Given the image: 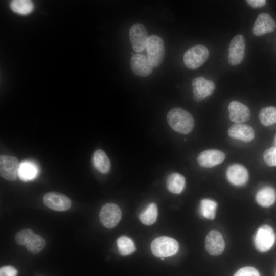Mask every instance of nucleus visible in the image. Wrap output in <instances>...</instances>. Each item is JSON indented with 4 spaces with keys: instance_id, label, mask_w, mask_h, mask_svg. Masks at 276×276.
<instances>
[{
    "instance_id": "9",
    "label": "nucleus",
    "mask_w": 276,
    "mask_h": 276,
    "mask_svg": "<svg viewBox=\"0 0 276 276\" xmlns=\"http://www.w3.org/2000/svg\"><path fill=\"white\" fill-rule=\"evenodd\" d=\"M19 164L14 156L1 155L0 156V174L3 178L11 181L15 180L18 176Z\"/></svg>"
},
{
    "instance_id": "7",
    "label": "nucleus",
    "mask_w": 276,
    "mask_h": 276,
    "mask_svg": "<svg viewBox=\"0 0 276 276\" xmlns=\"http://www.w3.org/2000/svg\"><path fill=\"white\" fill-rule=\"evenodd\" d=\"M245 40L242 35H236L231 40L228 54V62L232 66L240 64L245 56Z\"/></svg>"
},
{
    "instance_id": "11",
    "label": "nucleus",
    "mask_w": 276,
    "mask_h": 276,
    "mask_svg": "<svg viewBox=\"0 0 276 276\" xmlns=\"http://www.w3.org/2000/svg\"><path fill=\"white\" fill-rule=\"evenodd\" d=\"M43 201L47 207L57 211H66L71 206V201L67 196L55 192L46 193L43 196Z\"/></svg>"
},
{
    "instance_id": "28",
    "label": "nucleus",
    "mask_w": 276,
    "mask_h": 276,
    "mask_svg": "<svg viewBox=\"0 0 276 276\" xmlns=\"http://www.w3.org/2000/svg\"><path fill=\"white\" fill-rule=\"evenodd\" d=\"M45 245V241L43 237L35 234L30 242L26 246L30 252L36 254L42 250Z\"/></svg>"
},
{
    "instance_id": "26",
    "label": "nucleus",
    "mask_w": 276,
    "mask_h": 276,
    "mask_svg": "<svg viewBox=\"0 0 276 276\" xmlns=\"http://www.w3.org/2000/svg\"><path fill=\"white\" fill-rule=\"evenodd\" d=\"M259 118L261 124L265 126L276 123V107H266L261 109Z\"/></svg>"
},
{
    "instance_id": "21",
    "label": "nucleus",
    "mask_w": 276,
    "mask_h": 276,
    "mask_svg": "<svg viewBox=\"0 0 276 276\" xmlns=\"http://www.w3.org/2000/svg\"><path fill=\"white\" fill-rule=\"evenodd\" d=\"M38 173V168L33 162L25 161L19 164L18 177L23 181H27L34 179Z\"/></svg>"
},
{
    "instance_id": "27",
    "label": "nucleus",
    "mask_w": 276,
    "mask_h": 276,
    "mask_svg": "<svg viewBox=\"0 0 276 276\" xmlns=\"http://www.w3.org/2000/svg\"><path fill=\"white\" fill-rule=\"evenodd\" d=\"M117 245L122 255H127L133 252L136 247L133 241L130 238L122 236L117 240Z\"/></svg>"
},
{
    "instance_id": "33",
    "label": "nucleus",
    "mask_w": 276,
    "mask_h": 276,
    "mask_svg": "<svg viewBox=\"0 0 276 276\" xmlns=\"http://www.w3.org/2000/svg\"><path fill=\"white\" fill-rule=\"evenodd\" d=\"M246 2L254 8L262 7L265 5L266 3L265 0H247Z\"/></svg>"
},
{
    "instance_id": "8",
    "label": "nucleus",
    "mask_w": 276,
    "mask_h": 276,
    "mask_svg": "<svg viewBox=\"0 0 276 276\" xmlns=\"http://www.w3.org/2000/svg\"><path fill=\"white\" fill-rule=\"evenodd\" d=\"M129 34L133 50L137 53L142 52L146 47L149 37L145 27L141 23H135L130 27Z\"/></svg>"
},
{
    "instance_id": "25",
    "label": "nucleus",
    "mask_w": 276,
    "mask_h": 276,
    "mask_svg": "<svg viewBox=\"0 0 276 276\" xmlns=\"http://www.w3.org/2000/svg\"><path fill=\"white\" fill-rule=\"evenodd\" d=\"M217 206V202L213 200L209 199H202L200 203V212L204 218L213 220L216 216Z\"/></svg>"
},
{
    "instance_id": "20",
    "label": "nucleus",
    "mask_w": 276,
    "mask_h": 276,
    "mask_svg": "<svg viewBox=\"0 0 276 276\" xmlns=\"http://www.w3.org/2000/svg\"><path fill=\"white\" fill-rule=\"evenodd\" d=\"M92 160L95 168L101 173L106 174L109 171L110 162L102 150L98 149L94 152Z\"/></svg>"
},
{
    "instance_id": "5",
    "label": "nucleus",
    "mask_w": 276,
    "mask_h": 276,
    "mask_svg": "<svg viewBox=\"0 0 276 276\" xmlns=\"http://www.w3.org/2000/svg\"><path fill=\"white\" fill-rule=\"evenodd\" d=\"M276 235L272 227L268 225L260 226L254 237V245L261 252L269 250L275 243Z\"/></svg>"
},
{
    "instance_id": "12",
    "label": "nucleus",
    "mask_w": 276,
    "mask_h": 276,
    "mask_svg": "<svg viewBox=\"0 0 276 276\" xmlns=\"http://www.w3.org/2000/svg\"><path fill=\"white\" fill-rule=\"evenodd\" d=\"M205 247L207 252L211 255L221 254L225 248V242L221 233L217 230H212L206 235Z\"/></svg>"
},
{
    "instance_id": "6",
    "label": "nucleus",
    "mask_w": 276,
    "mask_h": 276,
    "mask_svg": "<svg viewBox=\"0 0 276 276\" xmlns=\"http://www.w3.org/2000/svg\"><path fill=\"white\" fill-rule=\"evenodd\" d=\"M99 217L102 224L107 228L116 226L122 218L120 208L116 204L107 203L101 209Z\"/></svg>"
},
{
    "instance_id": "14",
    "label": "nucleus",
    "mask_w": 276,
    "mask_h": 276,
    "mask_svg": "<svg viewBox=\"0 0 276 276\" xmlns=\"http://www.w3.org/2000/svg\"><path fill=\"white\" fill-rule=\"evenodd\" d=\"M130 67L132 72L137 76L146 77L150 75L153 67L145 55L135 54L130 60Z\"/></svg>"
},
{
    "instance_id": "31",
    "label": "nucleus",
    "mask_w": 276,
    "mask_h": 276,
    "mask_svg": "<svg viewBox=\"0 0 276 276\" xmlns=\"http://www.w3.org/2000/svg\"><path fill=\"white\" fill-rule=\"evenodd\" d=\"M234 276H260L258 270L251 266H245L239 269Z\"/></svg>"
},
{
    "instance_id": "30",
    "label": "nucleus",
    "mask_w": 276,
    "mask_h": 276,
    "mask_svg": "<svg viewBox=\"0 0 276 276\" xmlns=\"http://www.w3.org/2000/svg\"><path fill=\"white\" fill-rule=\"evenodd\" d=\"M263 159L267 166H276V147L266 149L263 153Z\"/></svg>"
},
{
    "instance_id": "4",
    "label": "nucleus",
    "mask_w": 276,
    "mask_h": 276,
    "mask_svg": "<svg viewBox=\"0 0 276 276\" xmlns=\"http://www.w3.org/2000/svg\"><path fill=\"white\" fill-rule=\"evenodd\" d=\"M146 49L147 57L153 67H157L162 63L165 56V49L163 39L157 35L149 36Z\"/></svg>"
},
{
    "instance_id": "22",
    "label": "nucleus",
    "mask_w": 276,
    "mask_h": 276,
    "mask_svg": "<svg viewBox=\"0 0 276 276\" xmlns=\"http://www.w3.org/2000/svg\"><path fill=\"white\" fill-rule=\"evenodd\" d=\"M185 184V178L178 173H172L167 177V187L172 193L179 194L183 190Z\"/></svg>"
},
{
    "instance_id": "3",
    "label": "nucleus",
    "mask_w": 276,
    "mask_h": 276,
    "mask_svg": "<svg viewBox=\"0 0 276 276\" xmlns=\"http://www.w3.org/2000/svg\"><path fill=\"white\" fill-rule=\"evenodd\" d=\"M209 52L202 44H197L187 50L184 53L183 61L187 67L196 69L201 66L208 59Z\"/></svg>"
},
{
    "instance_id": "13",
    "label": "nucleus",
    "mask_w": 276,
    "mask_h": 276,
    "mask_svg": "<svg viewBox=\"0 0 276 276\" xmlns=\"http://www.w3.org/2000/svg\"><path fill=\"white\" fill-rule=\"evenodd\" d=\"M276 28V22L268 14L258 15L252 28L253 34L257 36L273 32Z\"/></svg>"
},
{
    "instance_id": "19",
    "label": "nucleus",
    "mask_w": 276,
    "mask_h": 276,
    "mask_svg": "<svg viewBox=\"0 0 276 276\" xmlns=\"http://www.w3.org/2000/svg\"><path fill=\"white\" fill-rule=\"evenodd\" d=\"M256 200L261 206L269 207L273 205L276 200V191L271 187H265L257 193Z\"/></svg>"
},
{
    "instance_id": "29",
    "label": "nucleus",
    "mask_w": 276,
    "mask_h": 276,
    "mask_svg": "<svg viewBox=\"0 0 276 276\" xmlns=\"http://www.w3.org/2000/svg\"><path fill=\"white\" fill-rule=\"evenodd\" d=\"M35 234L30 229H24L17 233L15 237L16 242L20 245L26 246Z\"/></svg>"
},
{
    "instance_id": "17",
    "label": "nucleus",
    "mask_w": 276,
    "mask_h": 276,
    "mask_svg": "<svg viewBox=\"0 0 276 276\" xmlns=\"http://www.w3.org/2000/svg\"><path fill=\"white\" fill-rule=\"evenodd\" d=\"M228 110L230 120L237 124L246 122L250 118V111L249 108L239 101L231 102L228 106Z\"/></svg>"
},
{
    "instance_id": "32",
    "label": "nucleus",
    "mask_w": 276,
    "mask_h": 276,
    "mask_svg": "<svg viewBox=\"0 0 276 276\" xmlns=\"http://www.w3.org/2000/svg\"><path fill=\"white\" fill-rule=\"evenodd\" d=\"M17 270L12 266H5L0 269V276H16Z\"/></svg>"
},
{
    "instance_id": "1",
    "label": "nucleus",
    "mask_w": 276,
    "mask_h": 276,
    "mask_svg": "<svg viewBox=\"0 0 276 276\" xmlns=\"http://www.w3.org/2000/svg\"><path fill=\"white\" fill-rule=\"evenodd\" d=\"M167 120L173 130L184 134L191 132L195 125L192 114L183 109L178 107L173 108L168 112Z\"/></svg>"
},
{
    "instance_id": "18",
    "label": "nucleus",
    "mask_w": 276,
    "mask_h": 276,
    "mask_svg": "<svg viewBox=\"0 0 276 276\" xmlns=\"http://www.w3.org/2000/svg\"><path fill=\"white\" fill-rule=\"evenodd\" d=\"M228 135L234 139L250 142L254 139L255 132L250 125L242 123L232 125L228 129Z\"/></svg>"
},
{
    "instance_id": "10",
    "label": "nucleus",
    "mask_w": 276,
    "mask_h": 276,
    "mask_svg": "<svg viewBox=\"0 0 276 276\" xmlns=\"http://www.w3.org/2000/svg\"><path fill=\"white\" fill-rule=\"evenodd\" d=\"M194 100L199 102L210 96L215 89L214 83L203 77L195 78L192 82Z\"/></svg>"
},
{
    "instance_id": "15",
    "label": "nucleus",
    "mask_w": 276,
    "mask_h": 276,
    "mask_svg": "<svg viewBox=\"0 0 276 276\" xmlns=\"http://www.w3.org/2000/svg\"><path fill=\"white\" fill-rule=\"evenodd\" d=\"M225 159L224 153L219 150L209 149L200 153L197 160L202 167L210 168L222 163Z\"/></svg>"
},
{
    "instance_id": "24",
    "label": "nucleus",
    "mask_w": 276,
    "mask_h": 276,
    "mask_svg": "<svg viewBox=\"0 0 276 276\" xmlns=\"http://www.w3.org/2000/svg\"><path fill=\"white\" fill-rule=\"evenodd\" d=\"M11 9L15 13L22 15L30 14L34 10V4L28 0H14L10 4Z\"/></svg>"
},
{
    "instance_id": "23",
    "label": "nucleus",
    "mask_w": 276,
    "mask_h": 276,
    "mask_svg": "<svg viewBox=\"0 0 276 276\" xmlns=\"http://www.w3.org/2000/svg\"><path fill=\"white\" fill-rule=\"evenodd\" d=\"M157 217V208L155 203H150L139 215L141 222L146 225L155 223Z\"/></svg>"
},
{
    "instance_id": "16",
    "label": "nucleus",
    "mask_w": 276,
    "mask_h": 276,
    "mask_svg": "<svg viewBox=\"0 0 276 276\" xmlns=\"http://www.w3.org/2000/svg\"><path fill=\"white\" fill-rule=\"evenodd\" d=\"M226 176L231 184L242 186L248 181V172L247 169L242 165L233 164L227 168Z\"/></svg>"
},
{
    "instance_id": "2",
    "label": "nucleus",
    "mask_w": 276,
    "mask_h": 276,
    "mask_svg": "<svg viewBox=\"0 0 276 276\" xmlns=\"http://www.w3.org/2000/svg\"><path fill=\"white\" fill-rule=\"evenodd\" d=\"M179 249L178 242L168 236H160L154 239L151 244V250L154 255L163 258L176 254Z\"/></svg>"
}]
</instances>
